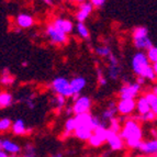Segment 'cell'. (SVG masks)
Here are the masks:
<instances>
[{"instance_id":"1","label":"cell","mask_w":157,"mask_h":157,"mask_svg":"<svg viewBox=\"0 0 157 157\" xmlns=\"http://www.w3.org/2000/svg\"><path fill=\"white\" fill-rule=\"evenodd\" d=\"M119 134L124 143L133 149H136L139 147L140 143L143 139V130H142L141 124L133 119H128L124 122Z\"/></svg>"},{"instance_id":"2","label":"cell","mask_w":157,"mask_h":157,"mask_svg":"<svg viewBox=\"0 0 157 157\" xmlns=\"http://www.w3.org/2000/svg\"><path fill=\"white\" fill-rule=\"evenodd\" d=\"M132 71L137 77H144L145 73L151 66V63L148 62L146 57V54L144 52H137L135 53L132 57Z\"/></svg>"},{"instance_id":"3","label":"cell","mask_w":157,"mask_h":157,"mask_svg":"<svg viewBox=\"0 0 157 157\" xmlns=\"http://www.w3.org/2000/svg\"><path fill=\"white\" fill-rule=\"evenodd\" d=\"M51 89L58 96H63L65 98H71L74 92L69 85V80L65 77H56L51 82Z\"/></svg>"},{"instance_id":"4","label":"cell","mask_w":157,"mask_h":157,"mask_svg":"<svg viewBox=\"0 0 157 157\" xmlns=\"http://www.w3.org/2000/svg\"><path fill=\"white\" fill-rule=\"evenodd\" d=\"M141 88L142 86H140L137 82L126 81L125 85L121 87L120 91H119V97L120 99H135L139 96Z\"/></svg>"},{"instance_id":"5","label":"cell","mask_w":157,"mask_h":157,"mask_svg":"<svg viewBox=\"0 0 157 157\" xmlns=\"http://www.w3.org/2000/svg\"><path fill=\"white\" fill-rule=\"evenodd\" d=\"M92 105V100L91 98L87 97V96H80L78 99L74 101L73 107V112L74 114H81V113H87L89 112Z\"/></svg>"},{"instance_id":"6","label":"cell","mask_w":157,"mask_h":157,"mask_svg":"<svg viewBox=\"0 0 157 157\" xmlns=\"http://www.w3.org/2000/svg\"><path fill=\"white\" fill-rule=\"evenodd\" d=\"M46 35L53 44L56 45H65L68 41V35L64 34L63 32L58 31L51 24L46 28Z\"/></svg>"},{"instance_id":"7","label":"cell","mask_w":157,"mask_h":157,"mask_svg":"<svg viewBox=\"0 0 157 157\" xmlns=\"http://www.w3.org/2000/svg\"><path fill=\"white\" fill-rule=\"evenodd\" d=\"M135 110V99H120L117 105V111L120 115L128 117Z\"/></svg>"},{"instance_id":"8","label":"cell","mask_w":157,"mask_h":157,"mask_svg":"<svg viewBox=\"0 0 157 157\" xmlns=\"http://www.w3.org/2000/svg\"><path fill=\"white\" fill-rule=\"evenodd\" d=\"M108 59H109V71H108V76H109L110 79H112V80H115V79H118L119 76H120L122 68H121L120 63H119L117 56L113 55L112 53L108 56Z\"/></svg>"},{"instance_id":"9","label":"cell","mask_w":157,"mask_h":157,"mask_svg":"<svg viewBox=\"0 0 157 157\" xmlns=\"http://www.w3.org/2000/svg\"><path fill=\"white\" fill-rule=\"evenodd\" d=\"M110 148L112 151H120L124 147V142L121 139V136L119 133H113V132L108 130L107 134V140H105Z\"/></svg>"},{"instance_id":"10","label":"cell","mask_w":157,"mask_h":157,"mask_svg":"<svg viewBox=\"0 0 157 157\" xmlns=\"http://www.w3.org/2000/svg\"><path fill=\"white\" fill-rule=\"evenodd\" d=\"M136 149L145 155H153V156L155 157L156 156V152H157L156 139L149 140V141H142L141 143H140L139 147Z\"/></svg>"},{"instance_id":"11","label":"cell","mask_w":157,"mask_h":157,"mask_svg":"<svg viewBox=\"0 0 157 157\" xmlns=\"http://www.w3.org/2000/svg\"><path fill=\"white\" fill-rule=\"evenodd\" d=\"M0 149L3 151L7 154H11V155H18L21 153V147L20 145H18L14 142L10 141V140L7 139H2L0 140Z\"/></svg>"},{"instance_id":"12","label":"cell","mask_w":157,"mask_h":157,"mask_svg":"<svg viewBox=\"0 0 157 157\" xmlns=\"http://www.w3.org/2000/svg\"><path fill=\"white\" fill-rule=\"evenodd\" d=\"M55 29H57L58 31L63 32L64 34L68 35L69 33L73 32L74 29V24L71 20H68V19H63V18H57L54 20L52 24Z\"/></svg>"},{"instance_id":"13","label":"cell","mask_w":157,"mask_h":157,"mask_svg":"<svg viewBox=\"0 0 157 157\" xmlns=\"http://www.w3.org/2000/svg\"><path fill=\"white\" fill-rule=\"evenodd\" d=\"M94 11V6L90 3V1H85V2L80 3L79 6V10L76 13V19L78 22H85L88 19Z\"/></svg>"},{"instance_id":"14","label":"cell","mask_w":157,"mask_h":157,"mask_svg":"<svg viewBox=\"0 0 157 157\" xmlns=\"http://www.w3.org/2000/svg\"><path fill=\"white\" fill-rule=\"evenodd\" d=\"M117 103L114 101H110L108 103V108L105 109L101 115V122L105 124L107 122H110L113 118H115L117 115Z\"/></svg>"},{"instance_id":"15","label":"cell","mask_w":157,"mask_h":157,"mask_svg":"<svg viewBox=\"0 0 157 157\" xmlns=\"http://www.w3.org/2000/svg\"><path fill=\"white\" fill-rule=\"evenodd\" d=\"M17 26L20 29H29L34 24V19L31 14L28 13H20L16 19Z\"/></svg>"},{"instance_id":"16","label":"cell","mask_w":157,"mask_h":157,"mask_svg":"<svg viewBox=\"0 0 157 157\" xmlns=\"http://www.w3.org/2000/svg\"><path fill=\"white\" fill-rule=\"evenodd\" d=\"M13 134L16 135H26V134L31 133V128H28L25 126V122L22 119H17L14 122L11 124Z\"/></svg>"},{"instance_id":"17","label":"cell","mask_w":157,"mask_h":157,"mask_svg":"<svg viewBox=\"0 0 157 157\" xmlns=\"http://www.w3.org/2000/svg\"><path fill=\"white\" fill-rule=\"evenodd\" d=\"M69 85H71V90H73L74 94H80V92L84 90V88L87 85V81L85 77L77 76L69 81Z\"/></svg>"},{"instance_id":"18","label":"cell","mask_w":157,"mask_h":157,"mask_svg":"<svg viewBox=\"0 0 157 157\" xmlns=\"http://www.w3.org/2000/svg\"><path fill=\"white\" fill-rule=\"evenodd\" d=\"M133 44L135 48H137L139 51H147L153 46L152 40L148 35L144 37H140V39H133Z\"/></svg>"},{"instance_id":"19","label":"cell","mask_w":157,"mask_h":157,"mask_svg":"<svg viewBox=\"0 0 157 157\" xmlns=\"http://www.w3.org/2000/svg\"><path fill=\"white\" fill-rule=\"evenodd\" d=\"M73 134L81 141H88L92 134V130L90 126H77Z\"/></svg>"},{"instance_id":"20","label":"cell","mask_w":157,"mask_h":157,"mask_svg":"<svg viewBox=\"0 0 157 157\" xmlns=\"http://www.w3.org/2000/svg\"><path fill=\"white\" fill-rule=\"evenodd\" d=\"M91 118H92V114H90L89 112L81 113V114H76L75 117H74L75 122H76V128L77 126H90Z\"/></svg>"},{"instance_id":"21","label":"cell","mask_w":157,"mask_h":157,"mask_svg":"<svg viewBox=\"0 0 157 157\" xmlns=\"http://www.w3.org/2000/svg\"><path fill=\"white\" fill-rule=\"evenodd\" d=\"M135 109L139 112L137 114H145V113L151 111V107H149L145 97H140L137 101H135Z\"/></svg>"},{"instance_id":"22","label":"cell","mask_w":157,"mask_h":157,"mask_svg":"<svg viewBox=\"0 0 157 157\" xmlns=\"http://www.w3.org/2000/svg\"><path fill=\"white\" fill-rule=\"evenodd\" d=\"M13 96L10 92L0 91V109L11 107L13 105Z\"/></svg>"},{"instance_id":"23","label":"cell","mask_w":157,"mask_h":157,"mask_svg":"<svg viewBox=\"0 0 157 157\" xmlns=\"http://www.w3.org/2000/svg\"><path fill=\"white\" fill-rule=\"evenodd\" d=\"M16 81L14 76H12L9 71L8 68H5L2 71H1V77H0V84L3 85V86H10L13 82Z\"/></svg>"},{"instance_id":"24","label":"cell","mask_w":157,"mask_h":157,"mask_svg":"<svg viewBox=\"0 0 157 157\" xmlns=\"http://www.w3.org/2000/svg\"><path fill=\"white\" fill-rule=\"evenodd\" d=\"M76 30H77L78 35L81 37V39L88 40L90 37L89 30H88V28H87L86 24H85L84 22H78L76 25Z\"/></svg>"},{"instance_id":"25","label":"cell","mask_w":157,"mask_h":157,"mask_svg":"<svg viewBox=\"0 0 157 157\" xmlns=\"http://www.w3.org/2000/svg\"><path fill=\"white\" fill-rule=\"evenodd\" d=\"M145 99L151 107V111L157 114V94H153V92H147L146 96H145Z\"/></svg>"},{"instance_id":"26","label":"cell","mask_w":157,"mask_h":157,"mask_svg":"<svg viewBox=\"0 0 157 157\" xmlns=\"http://www.w3.org/2000/svg\"><path fill=\"white\" fill-rule=\"evenodd\" d=\"M148 35V29L146 26H136L135 29L133 30V34L132 36L133 39H140V37H144Z\"/></svg>"},{"instance_id":"27","label":"cell","mask_w":157,"mask_h":157,"mask_svg":"<svg viewBox=\"0 0 157 157\" xmlns=\"http://www.w3.org/2000/svg\"><path fill=\"white\" fill-rule=\"evenodd\" d=\"M146 57H147V59H148V62L151 64L157 63V48H156V46H154V45H153L151 48H148V50H147Z\"/></svg>"},{"instance_id":"28","label":"cell","mask_w":157,"mask_h":157,"mask_svg":"<svg viewBox=\"0 0 157 157\" xmlns=\"http://www.w3.org/2000/svg\"><path fill=\"white\" fill-rule=\"evenodd\" d=\"M52 103L55 105V108L57 110H62L64 107H65V103H66V98L63 97V96H56L54 99L52 100Z\"/></svg>"},{"instance_id":"29","label":"cell","mask_w":157,"mask_h":157,"mask_svg":"<svg viewBox=\"0 0 157 157\" xmlns=\"http://www.w3.org/2000/svg\"><path fill=\"white\" fill-rule=\"evenodd\" d=\"M121 128H122V126H121V123L118 121V119L113 118L112 120L110 121V125H109L108 130L113 132V133H120Z\"/></svg>"},{"instance_id":"30","label":"cell","mask_w":157,"mask_h":157,"mask_svg":"<svg viewBox=\"0 0 157 157\" xmlns=\"http://www.w3.org/2000/svg\"><path fill=\"white\" fill-rule=\"evenodd\" d=\"M75 128H76V122H75L74 117H71V118H68L67 121L65 122V131L68 132V133L73 134V132L75 131Z\"/></svg>"},{"instance_id":"31","label":"cell","mask_w":157,"mask_h":157,"mask_svg":"<svg viewBox=\"0 0 157 157\" xmlns=\"http://www.w3.org/2000/svg\"><path fill=\"white\" fill-rule=\"evenodd\" d=\"M94 51H96V54L101 57H108L111 54V48L109 46H99Z\"/></svg>"},{"instance_id":"32","label":"cell","mask_w":157,"mask_h":157,"mask_svg":"<svg viewBox=\"0 0 157 157\" xmlns=\"http://www.w3.org/2000/svg\"><path fill=\"white\" fill-rule=\"evenodd\" d=\"M11 120L9 118H2L0 119V132H6L11 128Z\"/></svg>"},{"instance_id":"33","label":"cell","mask_w":157,"mask_h":157,"mask_svg":"<svg viewBox=\"0 0 157 157\" xmlns=\"http://www.w3.org/2000/svg\"><path fill=\"white\" fill-rule=\"evenodd\" d=\"M36 156V149L32 144H26L24 147L23 157H35Z\"/></svg>"},{"instance_id":"34","label":"cell","mask_w":157,"mask_h":157,"mask_svg":"<svg viewBox=\"0 0 157 157\" xmlns=\"http://www.w3.org/2000/svg\"><path fill=\"white\" fill-rule=\"evenodd\" d=\"M88 143L94 147H99L103 144V142H102L99 137H97L94 134H91V136H90L89 140H88Z\"/></svg>"},{"instance_id":"35","label":"cell","mask_w":157,"mask_h":157,"mask_svg":"<svg viewBox=\"0 0 157 157\" xmlns=\"http://www.w3.org/2000/svg\"><path fill=\"white\" fill-rule=\"evenodd\" d=\"M97 74H98V84H99V86H105L108 84V79L103 76L101 68H98Z\"/></svg>"},{"instance_id":"36","label":"cell","mask_w":157,"mask_h":157,"mask_svg":"<svg viewBox=\"0 0 157 157\" xmlns=\"http://www.w3.org/2000/svg\"><path fill=\"white\" fill-rule=\"evenodd\" d=\"M33 99H34V97L32 96V94H31V96H29V97L25 99L26 105H28V108H29V109H31V110H33L34 108H35V103H34Z\"/></svg>"},{"instance_id":"37","label":"cell","mask_w":157,"mask_h":157,"mask_svg":"<svg viewBox=\"0 0 157 157\" xmlns=\"http://www.w3.org/2000/svg\"><path fill=\"white\" fill-rule=\"evenodd\" d=\"M90 3L94 6V8H101L105 3V0H90Z\"/></svg>"},{"instance_id":"38","label":"cell","mask_w":157,"mask_h":157,"mask_svg":"<svg viewBox=\"0 0 157 157\" xmlns=\"http://www.w3.org/2000/svg\"><path fill=\"white\" fill-rule=\"evenodd\" d=\"M135 82H137V84H139L140 86H143V85L145 84V79L142 78V77H137V79H136Z\"/></svg>"},{"instance_id":"39","label":"cell","mask_w":157,"mask_h":157,"mask_svg":"<svg viewBox=\"0 0 157 157\" xmlns=\"http://www.w3.org/2000/svg\"><path fill=\"white\" fill-rule=\"evenodd\" d=\"M65 113L67 115H71L73 114V107H71V105H69V107H67L66 108V110H65Z\"/></svg>"},{"instance_id":"40","label":"cell","mask_w":157,"mask_h":157,"mask_svg":"<svg viewBox=\"0 0 157 157\" xmlns=\"http://www.w3.org/2000/svg\"><path fill=\"white\" fill-rule=\"evenodd\" d=\"M0 157H9V155L7 154V153L3 152V151H1V149H0Z\"/></svg>"},{"instance_id":"41","label":"cell","mask_w":157,"mask_h":157,"mask_svg":"<svg viewBox=\"0 0 157 157\" xmlns=\"http://www.w3.org/2000/svg\"><path fill=\"white\" fill-rule=\"evenodd\" d=\"M51 157H63V154L62 153H56V154H53Z\"/></svg>"},{"instance_id":"42","label":"cell","mask_w":157,"mask_h":157,"mask_svg":"<svg viewBox=\"0 0 157 157\" xmlns=\"http://www.w3.org/2000/svg\"><path fill=\"white\" fill-rule=\"evenodd\" d=\"M13 31L16 32V33H19V32H21V31H22V29H20V28H18V26H17V28H16L14 30H13Z\"/></svg>"},{"instance_id":"43","label":"cell","mask_w":157,"mask_h":157,"mask_svg":"<svg viewBox=\"0 0 157 157\" xmlns=\"http://www.w3.org/2000/svg\"><path fill=\"white\" fill-rule=\"evenodd\" d=\"M22 66L25 67V66H28V63H26V62H23V63H22Z\"/></svg>"}]
</instances>
